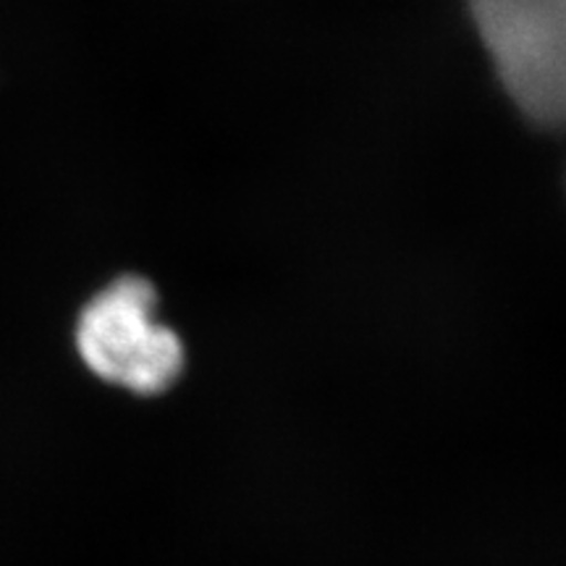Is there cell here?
I'll use <instances>...</instances> for the list:
<instances>
[{
    "mask_svg": "<svg viewBox=\"0 0 566 566\" xmlns=\"http://www.w3.org/2000/svg\"><path fill=\"white\" fill-rule=\"evenodd\" d=\"M74 342L92 375L137 396L166 394L187 365L179 334L160 323L153 283L139 275H122L84 304Z\"/></svg>",
    "mask_w": 566,
    "mask_h": 566,
    "instance_id": "cell-1",
    "label": "cell"
},
{
    "mask_svg": "<svg viewBox=\"0 0 566 566\" xmlns=\"http://www.w3.org/2000/svg\"><path fill=\"white\" fill-rule=\"evenodd\" d=\"M501 82L530 122L566 129V0H470Z\"/></svg>",
    "mask_w": 566,
    "mask_h": 566,
    "instance_id": "cell-2",
    "label": "cell"
}]
</instances>
